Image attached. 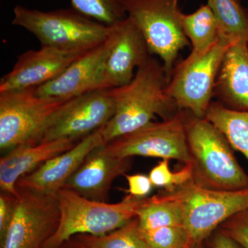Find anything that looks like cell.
I'll use <instances>...</instances> for the list:
<instances>
[{
    "instance_id": "obj_1",
    "label": "cell",
    "mask_w": 248,
    "mask_h": 248,
    "mask_svg": "<svg viewBox=\"0 0 248 248\" xmlns=\"http://www.w3.org/2000/svg\"><path fill=\"white\" fill-rule=\"evenodd\" d=\"M168 83L162 63L151 56L128 84L109 89L115 112L102 128L105 144L151 123L156 115L166 120L177 115L180 110L166 93Z\"/></svg>"
},
{
    "instance_id": "obj_2",
    "label": "cell",
    "mask_w": 248,
    "mask_h": 248,
    "mask_svg": "<svg viewBox=\"0 0 248 248\" xmlns=\"http://www.w3.org/2000/svg\"><path fill=\"white\" fill-rule=\"evenodd\" d=\"M184 111L190 156L192 181L197 186L218 191L248 188V175L240 166L229 141L205 118Z\"/></svg>"
},
{
    "instance_id": "obj_3",
    "label": "cell",
    "mask_w": 248,
    "mask_h": 248,
    "mask_svg": "<svg viewBox=\"0 0 248 248\" xmlns=\"http://www.w3.org/2000/svg\"><path fill=\"white\" fill-rule=\"evenodd\" d=\"M60 218L58 228L42 248H58L78 234L103 236L130 223L137 217L145 199L128 195L117 203L85 198L68 189L56 195Z\"/></svg>"
},
{
    "instance_id": "obj_4",
    "label": "cell",
    "mask_w": 248,
    "mask_h": 248,
    "mask_svg": "<svg viewBox=\"0 0 248 248\" xmlns=\"http://www.w3.org/2000/svg\"><path fill=\"white\" fill-rule=\"evenodd\" d=\"M12 24L32 34L42 46L74 53H86L107 40L109 27L76 10L42 11L18 5Z\"/></svg>"
},
{
    "instance_id": "obj_5",
    "label": "cell",
    "mask_w": 248,
    "mask_h": 248,
    "mask_svg": "<svg viewBox=\"0 0 248 248\" xmlns=\"http://www.w3.org/2000/svg\"><path fill=\"white\" fill-rule=\"evenodd\" d=\"M127 17L141 31L150 53L162 61L168 80L179 52L190 45L181 24L180 0H120Z\"/></svg>"
},
{
    "instance_id": "obj_6",
    "label": "cell",
    "mask_w": 248,
    "mask_h": 248,
    "mask_svg": "<svg viewBox=\"0 0 248 248\" xmlns=\"http://www.w3.org/2000/svg\"><path fill=\"white\" fill-rule=\"evenodd\" d=\"M165 192L180 205L192 246L203 244L223 222L248 209V188L215 190L190 181L172 192Z\"/></svg>"
},
{
    "instance_id": "obj_7",
    "label": "cell",
    "mask_w": 248,
    "mask_h": 248,
    "mask_svg": "<svg viewBox=\"0 0 248 248\" xmlns=\"http://www.w3.org/2000/svg\"><path fill=\"white\" fill-rule=\"evenodd\" d=\"M229 43L220 38L217 45L201 55H190L174 68L166 93L179 110L205 118L214 97L215 82Z\"/></svg>"
},
{
    "instance_id": "obj_8",
    "label": "cell",
    "mask_w": 248,
    "mask_h": 248,
    "mask_svg": "<svg viewBox=\"0 0 248 248\" xmlns=\"http://www.w3.org/2000/svg\"><path fill=\"white\" fill-rule=\"evenodd\" d=\"M67 100L39 97L35 88L0 93V150L33 144L50 116Z\"/></svg>"
},
{
    "instance_id": "obj_9",
    "label": "cell",
    "mask_w": 248,
    "mask_h": 248,
    "mask_svg": "<svg viewBox=\"0 0 248 248\" xmlns=\"http://www.w3.org/2000/svg\"><path fill=\"white\" fill-rule=\"evenodd\" d=\"M115 112V104L109 89L71 98L50 116L33 144L59 139L82 140L104 126Z\"/></svg>"
},
{
    "instance_id": "obj_10",
    "label": "cell",
    "mask_w": 248,
    "mask_h": 248,
    "mask_svg": "<svg viewBox=\"0 0 248 248\" xmlns=\"http://www.w3.org/2000/svg\"><path fill=\"white\" fill-rule=\"evenodd\" d=\"M106 151L119 158L135 156L175 159L190 164L184 111L172 118L147 124L105 144Z\"/></svg>"
},
{
    "instance_id": "obj_11",
    "label": "cell",
    "mask_w": 248,
    "mask_h": 248,
    "mask_svg": "<svg viewBox=\"0 0 248 248\" xmlns=\"http://www.w3.org/2000/svg\"><path fill=\"white\" fill-rule=\"evenodd\" d=\"M14 213L1 248H42L58 228L60 218L56 195L17 188Z\"/></svg>"
},
{
    "instance_id": "obj_12",
    "label": "cell",
    "mask_w": 248,
    "mask_h": 248,
    "mask_svg": "<svg viewBox=\"0 0 248 248\" xmlns=\"http://www.w3.org/2000/svg\"><path fill=\"white\" fill-rule=\"evenodd\" d=\"M107 40L104 83L111 89L128 84L152 55L141 31L128 17L109 27Z\"/></svg>"
},
{
    "instance_id": "obj_13",
    "label": "cell",
    "mask_w": 248,
    "mask_h": 248,
    "mask_svg": "<svg viewBox=\"0 0 248 248\" xmlns=\"http://www.w3.org/2000/svg\"><path fill=\"white\" fill-rule=\"evenodd\" d=\"M84 53L47 46L28 50L19 55L13 69L1 78L0 93L32 89L46 84L58 78Z\"/></svg>"
},
{
    "instance_id": "obj_14",
    "label": "cell",
    "mask_w": 248,
    "mask_h": 248,
    "mask_svg": "<svg viewBox=\"0 0 248 248\" xmlns=\"http://www.w3.org/2000/svg\"><path fill=\"white\" fill-rule=\"evenodd\" d=\"M107 40L81 55L63 73L46 84L35 88L39 97L68 100L86 93L106 89L104 66L107 57Z\"/></svg>"
},
{
    "instance_id": "obj_15",
    "label": "cell",
    "mask_w": 248,
    "mask_h": 248,
    "mask_svg": "<svg viewBox=\"0 0 248 248\" xmlns=\"http://www.w3.org/2000/svg\"><path fill=\"white\" fill-rule=\"evenodd\" d=\"M104 146L97 147L86 156L63 188L89 200L108 203L114 181L126 174L131 168L133 157L112 156Z\"/></svg>"
},
{
    "instance_id": "obj_16",
    "label": "cell",
    "mask_w": 248,
    "mask_h": 248,
    "mask_svg": "<svg viewBox=\"0 0 248 248\" xmlns=\"http://www.w3.org/2000/svg\"><path fill=\"white\" fill-rule=\"evenodd\" d=\"M102 128L80 140L71 149L54 156L33 172L21 178L17 183V188L56 195L86 156L94 148L105 144Z\"/></svg>"
},
{
    "instance_id": "obj_17",
    "label": "cell",
    "mask_w": 248,
    "mask_h": 248,
    "mask_svg": "<svg viewBox=\"0 0 248 248\" xmlns=\"http://www.w3.org/2000/svg\"><path fill=\"white\" fill-rule=\"evenodd\" d=\"M69 139H59L45 143L23 144L6 153L0 159L1 192L17 197V183L49 159L76 146Z\"/></svg>"
},
{
    "instance_id": "obj_18",
    "label": "cell",
    "mask_w": 248,
    "mask_h": 248,
    "mask_svg": "<svg viewBox=\"0 0 248 248\" xmlns=\"http://www.w3.org/2000/svg\"><path fill=\"white\" fill-rule=\"evenodd\" d=\"M214 97L228 108L248 110V41H239L227 48L217 74Z\"/></svg>"
},
{
    "instance_id": "obj_19",
    "label": "cell",
    "mask_w": 248,
    "mask_h": 248,
    "mask_svg": "<svg viewBox=\"0 0 248 248\" xmlns=\"http://www.w3.org/2000/svg\"><path fill=\"white\" fill-rule=\"evenodd\" d=\"M184 35L192 45L191 55H201L216 45L220 39L218 23L208 4H203L190 14H182Z\"/></svg>"
},
{
    "instance_id": "obj_20",
    "label": "cell",
    "mask_w": 248,
    "mask_h": 248,
    "mask_svg": "<svg viewBox=\"0 0 248 248\" xmlns=\"http://www.w3.org/2000/svg\"><path fill=\"white\" fill-rule=\"evenodd\" d=\"M205 118L224 135L233 149L248 160V110H232L220 102H212Z\"/></svg>"
},
{
    "instance_id": "obj_21",
    "label": "cell",
    "mask_w": 248,
    "mask_h": 248,
    "mask_svg": "<svg viewBox=\"0 0 248 248\" xmlns=\"http://www.w3.org/2000/svg\"><path fill=\"white\" fill-rule=\"evenodd\" d=\"M139 228L141 231L161 227L184 226L180 205L164 190L147 197L137 213Z\"/></svg>"
},
{
    "instance_id": "obj_22",
    "label": "cell",
    "mask_w": 248,
    "mask_h": 248,
    "mask_svg": "<svg viewBox=\"0 0 248 248\" xmlns=\"http://www.w3.org/2000/svg\"><path fill=\"white\" fill-rule=\"evenodd\" d=\"M218 23L220 38L230 45L248 42V15L238 0H208Z\"/></svg>"
},
{
    "instance_id": "obj_23",
    "label": "cell",
    "mask_w": 248,
    "mask_h": 248,
    "mask_svg": "<svg viewBox=\"0 0 248 248\" xmlns=\"http://www.w3.org/2000/svg\"><path fill=\"white\" fill-rule=\"evenodd\" d=\"M86 248H149L142 239L138 218L116 231L103 235H76Z\"/></svg>"
},
{
    "instance_id": "obj_24",
    "label": "cell",
    "mask_w": 248,
    "mask_h": 248,
    "mask_svg": "<svg viewBox=\"0 0 248 248\" xmlns=\"http://www.w3.org/2000/svg\"><path fill=\"white\" fill-rule=\"evenodd\" d=\"M78 13L110 27L127 17L120 0H71Z\"/></svg>"
},
{
    "instance_id": "obj_25",
    "label": "cell",
    "mask_w": 248,
    "mask_h": 248,
    "mask_svg": "<svg viewBox=\"0 0 248 248\" xmlns=\"http://www.w3.org/2000/svg\"><path fill=\"white\" fill-rule=\"evenodd\" d=\"M140 234L149 248H187L192 246L186 227L171 226L141 231Z\"/></svg>"
},
{
    "instance_id": "obj_26",
    "label": "cell",
    "mask_w": 248,
    "mask_h": 248,
    "mask_svg": "<svg viewBox=\"0 0 248 248\" xmlns=\"http://www.w3.org/2000/svg\"><path fill=\"white\" fill-rule=\"evenodd\" d=\"M152 184L166 192H172L192 181V170L186 165L179 172H172L169 167V160L162 159L151 170L149 174Z\"/></svg>"
},
{
    "instance_id": "obj_27",
    "label": "cell",
    "mask_w": 248,
    "mask_h": 248,
    "mask_svg": "<svg viewBox=\"0 0 248 248\" xmlns=\"http://www.w3.org/2000/svg\"><path fill=\"white\" fill-rule=\"evenodd\" d=\"M219 227L223 234L243 248H248V209L235 214Z\"/></svg>"
},
{
    "instance_id": "obj_28",
    "label": "cell",
    "mask_w": 248,
    "mask_h": 248,
    "mask_svg": "<svg viewBox=\"0 0 248 248\" xmlns=\"http://www.w3.org/2000/svg\"><path fill=\"white\" fill-rule=\"evenodd\" d=\"M124 177L126 178L128 184V190L126 191L129 195L133 197L141 199L147 198L154 187L149 176L146 174H125Z\"/></svg>"
},
{
    "instance_id": "obj_29",
    "label": "cell",
    "mask_w": 248,
    "mask_h": 248,
    "mask_svg": "<svg viewBox=\"0 0 248 248\" xmlns=\"http://www.w3.org/2000/svg\"><path fill=\"white\" fill-rule=\"evenodd\" d=\"M17 197L5 192L0 194V240L4 237L12 219Z\"/></svg>"
},
{
    "instance_id": "obj_30",
    "label": "cell",
    "mask_w": 248,
    "mask_h": 248,
    "mask_svg": "<svg viewBox=\"0 0 248 248\" xmlns=\"http://www.w3.org/2000/svg\"><path fill=\"white\" fill-rule=\"evenodd\" d=\"M210 248H243L231 237L221 231L215 233L210 243Z\"/></svg>"
},
{
    "instance_id": "obj_31",
    "label": "cell",
    "mask_w": 248,
    "mask_h": 248,
    "mask_svg": "<svg viewBox=\"0 0 248 248\" xmlns=\"http://www.w3.org/2000/svg\"><path fill=\"white\" fill-rule=\"evenodd\" d=\"M58 248H86L82 243L79 241L78 236H74L69 240L63 243L61 246Z\"/></svg>"
},
{
    "instance_id": "obj_32",
    "label": "cell",
    "mask_w": 248,
    "mask_h": 248,
    "mask_svg": "<svg viewBox=\"0 0 248 248\" xmlns=\"http://www.w3.org/2000/svg\"><path fill=\"white\" fill-rule=\"evenodd\" d=\"M187 248H203L202 247V244L195 245V246H190Z\"/></svg>"
}]
</instances>
